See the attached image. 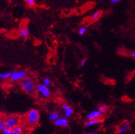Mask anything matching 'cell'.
<instances>
[{"mask_svg": "<svg viewBox=\"0 0 135 134\" xmlns=\"http://www.w3.org/2000/svg\"><path fill=\"white\" fill-rule=\"evenodd\" d=\"M36 83L34 79L30 77L26 76L20 81V86L25 92L33 95L36 92Z\"/></svg>", "mask_w": 135, "mask_h": 134, "instance_id": "obj_1", "label": "cell"}, {"mask_svg": "<svg viewBox=\"0 0 135 134\" xmlns=\"http://www.w3.org/2000/svg\"><path fill=\"white\" fill-rule=\"evenodd\" d=\"M40 118L39 112L36 109H32L27 112L26 115V122L28 125L32 126L36 125L38 122Z\"/></svg>", "mask_w": 135, "mask_h": 134, "instance_id": "obj_2", "label": "cell"}, {"mask_svg": "<svg viewBox=\"0 0 135 134\" xmlns=\"http://www.w3.org/2000/svg\"><path fill=\"white\" fill-rule=\"evenodd\" d=\"M36 92L41 98L47 99L51 95V91L49 86H47L43 83H38L36 86Z\"/></svg>", "mask_w": 135, "mask_h": 134, "instance_id": "obj_3", "label": "cell"}, {"mask_svg": "<svg viewBox=\"0 0 135 134\" xmlns=\"http://www.w3.org/2000/svg\"><path fill=\"white\" fill-rule=\"evenodd\" d=\"M19 123H20V119L17 116H10L4 119L5 127L10 129H13L14 127L19 125Z\"/></svg>", "mask_w": 135, "mask_h": 134, "instance_id": "obj_4", "label": "cell"}, {"mask_svg": "<svg viewBox=\"0 0 135 134\" xmlns=\"http://www.w3.org/2000/svg\"><path fill=\"white\" fill-rule=\"evenodd\" d=\"M26 76H27V72L23 70H17L12 72L10 79L12 82H19Z\"/></svg>", "mask_w": 135, "mask_h": 134, "instance_id": "obj_5", "label": "cell"}, {"mask_svg": "<svg viewBox=\"0 0 135 134\" xmlns=\"http://www.w3.org/2000/svg\"><path fill=\"white\" fill-rule=\"evenodd\" d=\"M54 125L57 127L66 128L68 127L69 125V121L67 119V118L65 117L58 118L56 121H54Z\"/></svg>", "mask_w": 135, "mask_h": 134, "instance_id": "obj_6", "label": "cell"}, {"mask_svg": "<svg viewBox=\"0 0 135 134\" xmlns=\"http://www.w3.org/2000/svg\"><path fill=\"white\" fill-rule=\"evenodd\" d=\"M62 110H63V117L65 118H69L71 117L73 114H74V109L72 108L71 106H69L67 104H64L62 106Z\"/></svg>", "mask_w": 135, "mask_h": 134, "instance_id": "obj_7", "label": "cell"}, {"mask_svg": "<svg viewBox=\"0 0 135 134\" xmlns=\"http://www.w3.org/2000/svg\"><path fill=\"white\" fill-rule=\"evenodd\" d=\"M103 113L102 111H100L98 109V110H93V112H90L88 114H86V118H87V120H91V119H95V118H99L103 115Z\"/></svg>", "mask_w": 135, "mask_h": 134, "instance_id": "obj_8", "label": "cell"}, {"mask_svg": "<svg viewBox=\"0 0 135 134\" xmlns=\"http://www.w3.org/2000/svg\"><path fill=\"white\" fill-rule=\"evenodd\" d=\"M130 126V122H123V124L121 125L119 127L118 130H117V133L121 134V133H123L127 132V131L129 130Z\"/></svg>", "mask_w": 135, "mask_h": 134, "instance_id": "obj_9", "label": "cell"}, {"mask_svg": "<svg viewBox=\"0 0 135 134\" xmlns=\"http://www.w3.org/2000/svg\"><path fill=\"white\" fill-rule=\"evenodd\" d=\"M102 122V120L100 118H95V119H91V120H88L86 122L84 123V127H91L93 126L97 125Z\"/></svg>", "mask_w": 135, "mask_h": 134, "instance_id": "obj_10", "label": "cell"}, {"mask_svg": "<svg viewBox=\"0 0 135 134\" xmlns=\"http://www.w3.org/2000/svg\"><path fill=\"white\" fill-rule=\"evenodd\" d=\"M19 36L23 38H27L29 37L30 32L28 28L27 27H22L19 30Z\"/></svg>", "mask_w": 135, "mask_h": 134, "instance_id": "obj_11", "label": "cell"}, {"mask_svg": "<svg viewBox=\"0 0 135 134\" xmlns=\"http://www.w3.org/2000/svg\"><path fill=\"white\" fill-rule=\"evenodd\" d=\"M60 117V114L58 112H52L49 113L48 114V118L51 121H54L58 118Z\"/></svg>", "mask_w": 135, "mask_h": 134, "instance_id": "obj_12", "label": "cell"}, {"mask_svg": "<svg viewBox=\"0 0 135 134\" xmlns=\"http://www.w3.org/2000/svg\"><path fill=\"white\" fill-rule=\"evenodd\" d=\"M102 10H98L95 13L93 14V15L91 17V20L93 21V22H96V21H98L100 18H101L102 15Z\"/></svg>", "mask_w": 135, "mask_h": 134, "instance_id": "obj_13", "label": "cell"}, {"mask_svg": "<svg viewBox=\"0 0 135 134\" xmlns=\"http://www.w3.org/2000/svg\"><path fill=\"white\" fill-rule=\"evenodd\" d=\"M23 133V129L21 126L18 125L11 129V134H21Z\"/></svg>", "mask_w": 135, "mask_h": 134, "instance_id": "obj_14", "label": "cell"}, {"mask_svg": "<svg viewBox=\"0 0 135 134\" xmlns=\"http://www.w3.org/2000/svg\"><path fill=\"white\" fill-rule=\"evenodd\" d=\"M11 71L5 72V73H0V79L2 80H6L8 79H10V75H11Z\"/></svg>", "mask_w": 135, "mask_h": 134, "instance_id": "obj_15", "label": "cell"}, {"mask_svg": "<svg viewBox=\"0 0 135 134\" xmlns=\"http://www.w3.org/2000/svg\"><path fill=\"white\" fill-rule=\"evenodd\" d=\"M99 110L100 111H102L103 113H104V112H106V110H107V105H106L105 103H99Z\"/></svg>", "mask_w": 135, "mask_h": 134, "instance_id": "obj_16", "label": "cell"}, {"mask_svg": "<svg viewBox=\"0 0 135 134\" xmlns=\"http://www.w3.org/2000/svg\"><path fill=\"white\" fill-rule=\"evenodd\" d=\"M86 31H87V28L84 26H82V27H80L78 29V34L79 35H80V36H82V35H84L86 32Z\"/></svg>", "mask_w": 135, "mask_h": 134, "instance_id": "obj_17", "label": "cell"}, {"mask_svg": "<svg viewBox=\"0 0 135 134\" xmlns=\"http://www.w3.org/2000/svg\"><path fill=\"white\" fill-rule=\"evenodd\" d=\"M24 2L29 6H34L36 3V0H24Z\"/></svg>", "mask_w": 135, "mask_h": 134, "instance_id": "obj_18", "label": "cell"}, {"mask_svg": "<svg viewBox=\"0 0 135 134\" xmlns=\"http://www.w3.org/2000/svg\"><path fill=\"white\" fill-rule=\"evenodd\" d=\"M43 84H45L47 86H50L51 85V80H50V78H48V77H45L43 80Z\"/></svg>", "mask_w": 135, "mask_h": 134, "instance_id": "obj_19", "label": "cell"}, {"mask_svg": "<svg viewBox=\"0 0 135 134\" xmlns=\"http://www.w3.org/2000/svg\"><path fill=\"white\" fill-rule=\"evenodd\" d=\"M2 133L3 134H11V129L7 127H4L2 129Z\"/></svg>", "mask_w": 135, "mask_h": 134, "instance_id": "obj_20", "label": "cell"}, {"mask_svg": "<svg viewBox=\"0 0 135 134\" xmlns=\"http://www.w3.org/2000/svg\"><path fill=\"white\" fill-rule=\"evenodd\" d=\"M5 127V125H4V120L2 118H0V131H2V129Z\"/></svg>", "mask_w": 135, "mask_h": 134, "instance_id": "obj_21", "label": "cell"}, {"mask_svg": "<svg viewBox=\"0 0 135 134\" xmlns=\"http://www.w3.org/2000/svg\"><path fill=\"white\" fill-rule=\"evenodd\" d=\"M85 64H86V59H82V60L80 62V67H83V66L85 65Z\"/></svg>", "mask_w": 135, "mask_h": 134, "instance_id": "obj_22", "label": "cell"}, {"mask_svg": "<svg viewBox=\"0 0 135 134\" xmlns=\"http://www.w3.org/2000/svg\"><path fill=\"white\" fill-rule=\"evenodd\" d=\"M120 1H121V0H110V3L114 4V3H118V2H119Z\"/></svg>", "mask_w": 135, "mask_h": 134, "instance_id": "obj_23", "label": "cell"}, {"mask_svg": "<svg viewBox=\"0 0 135 134\" xmlns=\"http://www.w3.org/2000/svg\"><path fill=\"white\" fill-rule=\"evenodd\" d=\"M131 56H132V58H134V59H135V51H133V52H132V53H131Z\"/></svg>", "mask_w": 135, "mask_h": 134, "instance_id": "obj_24", "label": "cell"}, {"mask_svg": "<svg viewBox=\"0 0 135 134\" xmlns=\"http://www.w3.org/2000/svg\"><path fill=\"white\" fill-rule=\"evenodd\" d=\"M86 133L87 134H95V132H88V133Z\"/></svg>", "mask_w": 135, "mask_h": 134, "instance_id": "obj_25", "label": "cell"}]
</instances>
